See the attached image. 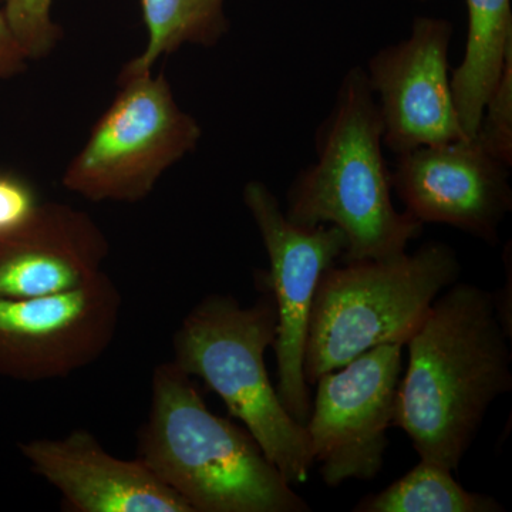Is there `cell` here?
Returning a JSON list of instances; mask_svg holds the SVG:
<instances>
[{
  "label": "cell",
  "mask_w": 512,
  "mask_h": 512,
  "mask_svg": "<svg viewBox=\"0 0 512 512\" xmlns=\"http://www.w3.org/2000/svg\"><path fill=\"white\" fill-rule=\"evenodd\" d=\"M138 460L194 512H308L247 429L208 410L191 376L158 366Z\"/></svg>",
  "instance_id": "3"
},
{
  "label": "cell",
  "mask_w": 512,
  "mask_h": 512,
  "mask_svg": "<svg viewBox=\"0 0 512 512\" xmlns=\"http://www.w3.org/2000/svg\"><path fill=\"white\" fill-rule=\"evenodd\" d=\"M120 93L67 165L66 190L93 202H137L197 148L200 123L185 113L165 73L120 80Z\"/></svg>",
  "instance_id": "6"
},
{
  "label": "cell",
  "mask_w": 512,
  "mask_h": 512,
  "mask_svg": "<svg viewBox=\"0 0 512 512\" xmlns=\"http://www.w3.org/2000/svg\"><path fill=\"white\" fill-rule=\"evenodd\" d=\"M466 52L451 72L458 119L467 138H474L488 97L512 50L511 0H466Z\"/></svg>",
  "instance_id": "14"
},
{
  "label": "cell",
  "mask_w": 512,
  "mask_h": 512,
  "mask_svg": "<svg viewBox=\"0 0 512 512\" xmlns=\"http://www.w3.org/2000/svg\"><path fill=\"white\" fill-rule=\"evenodd\" d=\"M28 60L15 33L10 29L5 13L0 10V82L22 73Z\"/></svg>",
  "instance_id": "20"
},
{
  "label": "cell",
  "mask_w": 512,
  "mask_h": 512,
  "mask_svg": "<svg viewBox=\"0 0 512 512\" xmlns=\"http://www.w3.org/2000/svg\"><path fill=\"white\" fill-rule=\"evenodd\" d=\"M460 274L456 251L439 241L386 261L330 266L313 298L303 356L306 383L312 386L323 373L376 346L406 345Z\"/></svg>",
  "instance_id": "5"
},
{
  "label": "cell",
  "mask_w": 512,
  "mask_h": 512,
  "mask_svg": "<svg viewBox=\"0 0 512 512\" xmlns=\"http://www.w3.org/2000/svg\"><path fill=\"white\" fill-rule=\"evenodd\" d=\"M109 241L86 212L49 202L0 235V299L70 291L100 274Z\"/></svg>",
  "instance_id": "12"
},
{
  "label": "cell",
  "mask_w": 512,
  "mask_h": 512,
  "mask_svg": "<svg viewBox=\"0 0 512 512\" xmlns=\"http://www.w3.org/2000/svg\"><path fill=\"white\" fill-rule=\"evenodd\" d=\"M453 25L420 16L410 35L367 60V83L383 126V146L407 151L467 138L458 119L448 64Z\"/></svg>",
  "instance_id": "10"
},
{
  "label": "cell",
  "mask_w": 512,
  "mask_h": 512,
  "mask_svg": "<svg viewBox=\"0 0 512 512\" xmlns=\"http://www.w3.org/2000/svg\"><path fill=\"white\" fill-rule=\"evenodd\" d=\"M510 177L511 165L476 138H460L399 154L390 184L404 211L421 224L450 225L495 245L512 210Z\"/></svg>",
  "instance_id": "11"
},
{
  "label": "cell",
  "mask_w": 512,
  "mask_h": 512,
  "mask_svg": "<svg viewBox=\"0 0 512 512\" xmlns=\"http://www.w3.org/2000/svg\"><path fill=\"white\" fill-rule=\"evenodd\" d=\"M242 200L258 227L269 259L259 276L274 296L278 328L274 342L279 399L293 419L306 426L312 397L303 375L309 318L320 276L340 261L346 238L333 225L301 227L286 218L278 198L261 181H249Z\"/></svg>",
  "instance_id": "7"
},
{
  "label": "cell",
  "mask_w": 512,
  "mask_h": 512,
  "mask_svg": "<svg viewBox=\"0 0 512 512\" xmlns=\"http://www.w3.org/2000/svg\"><path fill=\"white\" fill-rule=\"evenodd\" d=\"M22 451L74 511L194 512L143 461L110 456L87 431L60 440H35Z\"/></svg>",
  "instance_id": "13"
},
{
  "label": "cell",
  "mask_w": 512,
  "mask_h": 512,
  "mask_svg": "<svg viewBox=\"0 0 512 512\" xmlns=\"http://www.w3.org/2000/svg\"><path fill=\"white\" fill-rule=\"evenodd\" d=\"M37 205L35 191L23 178L0 173V235L22 227Z\"/></svg>",
  "instance_id": "19"
},
{
  "label": "cell",
  "mask_w": 512,
  "mask_h": 512,
  "mask_svg": "<svg viewBox=\"0 0 512 512\" xmlns=\"http://www.w3.org/2000/svg\"><path fill=\"white\" fill-rule=\"evenodd\" d=\"M225 0H141L148 39L143 53L124 64L119 79L150 74L160 57L184 45L214 47L228 32Z\"/></svg>",
  "instance_id": "15"
},
{
  "label": "cell",
  "mask_w": 512,
  "mask_h": 512,
  "mask_svg": "<svg viewBox=\"0 0 512 512\" xmlns=\"http://www.w3.org/2000/svg\"><path fill=\"white\" fill-rule=\"evenodd\" d=\"M52 5L53 0H5L3 13L29 60L43 59L62 39Z\"/></svg>",
  "instance_id": "17"
},
{
  "label": "cell",
  "mask_w": 512,
  "mask_h": 512,
  "mask_svg": "<svg viewBox=\"0 0 512 512\" xmlns=\"http://www.w3.org/2000/svg\"><path fill=\"white\" fill-rule=\"evenodd\" d=\"M474 138L484 150L512 167V50L505 59L497 86L485 103Z\"/></svg>",
  "instance_id": "18"
},
{
  "label": "cell",
  "mask_w": 512,
  "mask_h": 512,
  "mask_svg": "<svg viewBox=\"0 0 512 512\" xmlns=\"http://www.w3.org/2000/svg\"><path fill=\"white\" fill-rule=\"evenodd\" d=\"M490 495L471 493L451 471L420 460L416 467L380 493L363 498L357 512H500Z\"/></svg>",
  "instance_id": "16"
},
{
  "label": "cell",
  "mask_w": 512,
  "mask_h": 512,
  "mask_svg": "<svg viewBox=\"0 0 512 512\" xmlns=\"http://www.w3.org/2000/svg\"><path fill=\"white\" fill-rule=\"evenodd\" d=\"M420 2H429V0H420Z\"/></svg>",
  "instance_id": "21"
},
{
  "label": "cell",
  "mask_w": 512,
  "mask_h": 512,
  "mask_svg": "<svg viewBox=\"0 0 512 512\" xmlns=\"http://www.w3.org/2000/svg\"><path fill=\"white\" fill-rule=\"evenodd\" d=\"M510 340L483 288L456 282L433 302L404 345L393 417L420 460L457 471L490 407L511 392Z\"/></svg>",
  "instance_id": "1"
},
{
  "label": "cell",
  "mask_w": 512,
  "mask_h": 512,
  "mask_svg": "<svg viewBox=\"0 0 512 512\" xmlns=\"http://www.w3.org/2000/svg\"><path fill=\"white\" fill-rule=\"evenodd\" d=\"M120 308L106 272L70 291L0 299V365L28 380L70 375L109 348Z\"/></svg>",
  "instance_id": "9"
},
{
  "label": "cell",
  "mask_w": 512,
  "mask_h": 512,
  "mask_svg": "<svg viewBox=\"0 0 512 512\" xmlns=\"http://www.w3.org/2000/svg\"><path fill=\"white\" fill-rule=\"evenodd\" d=\"M315 140V163L286 192V218L301 227L339 228L346 238L342 264L406 254L424 225L394 207L382 120L362 66L343 76Z\"/></svg>",
  "instance_id": "2"
},
{
  "label": "cell",
  "mask_w": 512,
  "mask_h": 512,
  "mask_svg": "<svg viewBox=\"0 0 512 512\" xmlns=\"http://www.w3.org/2000/svg\"><path fill=\"white\" fill-rule=\"evenodd\" d=\"M403 348L400 343L376 346L316 380L305 429L313 464L328 487L373 480L382 470Z\"/></svg>",
  "instance_id": "8"
},
{
  "label": "cell",
  "mask_w": 512,
  "mask_h": 512,
  "mask_svg": "<svg viewBox=\"0 0 512 512\" xmlns=\"http://www.w3.org/2000/svg\"><path fill=\"white\" fill-rule=\"evenodd\" d=\"M276 328L278 312L266 288L249 308L232 296H207L174 335V363L217 393L286 481L298 485L308 480L313 460L305 426L285 409L266 370Z\"/></svg>",
  "instance_id": "4"
}]
</instances>
